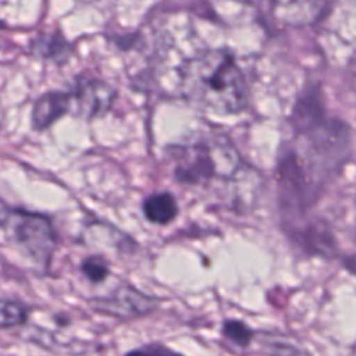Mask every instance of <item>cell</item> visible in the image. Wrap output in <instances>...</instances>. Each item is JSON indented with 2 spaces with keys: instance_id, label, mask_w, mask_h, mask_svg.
<instances>
[{
  "instance_id": "cell-7",
  "label": "cell",
  "mask_w": 356,
  "mask_h": 356,
  "mask_svg": "<svg viewBox=\"0 0 356 356\" xmlns=\"http://www.w3.org/2000/svg\"><path fill=\"white\" fill-rule=\"evenodd\" d=\"M327 0H275V16L285 24H309L325 10Z\"/></svg>"
},
{
  "instance_id": "cell-12",
  "label": "cell",
  "mask_w": 356,
  "mask_h": 356,
  "mask_svg": "<svg viewBox=\"0 0 356 356\" xmlns=\"http://www.w3.org/2000/svg\"><path fill=\"white\" fill-rule=\"evenodd\" d=\"M82 273L92 284H101L103 280H106L110 268L101 257H87L82 263Z\"/></svg>"
},
{
  "instance_id": "cell-5",
  "label": "cell",
  "mask_w": 356,
  "mask_h": 356,
  "mask_svg": "<svg viewBox=\"0 0 356 356\" xmlns=\"http://www.w3.org/2000/svg\"><path fill=\"white\" fill-rule=\"evenodd\" d=\"M70 94V111L83 118H92L110 110L115 90L96 79H82Z\"/></svg>"
},
{
  "instance_id": "cell-6",
  "label": "cell",
  "mask_w": 356,
  "mask_h": 356,
  "mask_svg": "<svg viewBox=\"0 0 356 356\" xmlns=\"http://www.w3.org/2000/svg\"><path fill=\"white\" fill-rule=\"evenodd\" d=\"M155 299L141 294L138 289L131 287V285L118 287L111 296L104 299H96V302H94L97 309L117 316L146 315L155 308Z\"/></svg>"
},
{
  "instance_id": "cell-8",
  "label": "cell",
  "mask_w": 356,
  "mask_h": 356,
  "mask_svg": "<svg viewBox=\"0 0 356 356\" xmlns=\"http://www.w3.org/2000/svg\"><path fill=\"white\" fill-rule=\"evenodd\" d=\"M70 111V94L68 92H47L40 96L31 111V124L37 131H44L49 125L54 124L59 117Z\"/></svg>"
},
{
  "instance_id": "cell-2",
  "label": "cell",
  "mask_w": 356,
  "mask_h": 356,
  "mask_svg": "<svg viewBox=\"0 0 356 356\" xmlns=\"http://www.w3.org/2000/svg\"><path fill=\"white\" fill-rule=\"evenodd\" d=\"M181 87L188 101L212 113L235 115L247 106L245 76L226 51L190 59L181 73Z\"/></svg>"
},
{
  "instance_id": "cell-1",
  "label": "cell",
  "mask_w": 356,
  "mask_h": 356,
  "mask_svg": "<svg viewBox=\"0 0 356 356\" xmlns=\"http://www.w3.org/2000/svg\"><path fill=\"white\" fill-rule=\"evenodd\" d=\"M350 155V129L339 120L322 117L298 131V138L280 156V183L284 205L306 211L330 176Z\"/></svg>"
},
{
  "instance_id": "cell-10",
  "label": "cell",
  "mask_w": 356,
  "mask_h": 356,
  "mask_svg": "<svg viewBox=\"0 0 356 356\" xmlns=\"http://www.w3.org/2000/svg\"><path fill=\"white\" fill-rule=\"evenodd\" d=\"M28 312L21 302L0 299V329L23 325L26 322Z\"/></svg>"
},
{
  "instance_id": "cell-9",
  "label": "cell",
  "mask_w": 356,
  "mask_h": 356,
  "mask_svg": "<svg viewBox=\"0 0 356 356\" xmlns=\"http://www.w3.org/2000/svg\"><path fill=\"white\" fill-rule=\"evenodd\" d=\"M177 202L170 193H155L148 197L143 204V212L146 219L155 225H167L177 216Z\"/></svg>"
},
{
  "instance_id": "cell-4",
  "label": "cell",
  "mask_w": 356,
  "mask_h": 356,
  "mask_svg": "<svg viewBox=\"0 0 356 356\" xmlns=\"http://www.w3.org/2000/svg\"><path fill=\"white\" fill-rule=\"evenodd\" d=\"M218 149L207 145L186 146L179 149L176 156V167H174V177L181 183L198 184L212 179L219 172H233L235 167L222 165L218 162Z\"/></svg>"
},
{
  "instance_id": "cell-11",
  "label": "cell",
  "mask_w": 356,
  "mask_h": 356,
  "mask_svg": "<svg viewBox=\"0 0 356 356\" xmlns=\"http://www.w3.org/2000/svg\"><path fill=\"white\" fill-rule=\"evenodd\" d=\"M222 334L228 341H232L236 346H247L252 339V330L242 322H236V320H228L222 327Z\"/></svg>"
},
{
  "instance_id": "cell-3",
  "label": "cell",
  "mask_w": 356,
  "mask_h": 356,
  "mask_svg": "<svg viewBox=\"0 0 356 356\" xmlns=\"http://www.w3.org/2000/svg\"><path fill=\"white\" fill-rule=\"evenodd\" d=\"M0 228L30 259L47 266L56 249V233L51 219L21 209H6L0 212Z\"/></svg>"
}]
</instances>
